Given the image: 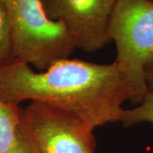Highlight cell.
Wrapping results in <instances>:
<instances>
[{
    "label": "cell",
    "mask_w": 153,
    "mask_h": 153,
    "mask_svg": "<svg viewBox=\"0 0 153 153\" xmlns=\"http://www.w3.org/2000/svg\"><path fill=\"white\" fill-rule=\"evenodd\" d=\"M0 99L16 105L25 100L52 105L95 128L120 122L130 94L115 61L101 65L68 58L38 72L10 59L0 66Z\"/></svg>",
    "instance_id": "obj_1"
},
{
    "label": "cell",
    "mask_w": 153,
    "mask_h": 153,
    "mask_svg": "<svg viewBox=\"0 0 153 153\" xmlns=\"http://www.w3.org/2000/svg\"><path fill=\"white\" fill-rule=\"evenodd\" d=\"M109 36L117 47L115 62L130 94L140 105L149 94L146 72L153 66V1L117 0Z\"/></svg>",
    "instance_id": "obj_2"
},
{
    "label": "cell",
    "mask_w": 153,
    "mask_h": 153,
    "mask_svg": "<svg viewBox=\"0 0 153 153\" xmlns=\"http://www.w3.org/2000/svg\"><path fill=\"white\" fill-rule=\"evenodd\" d=\"M11 31V59L44 71L68 59L76 49L66 25L50 19L41 0H10L5 4Z\"/></svg>",
    "instance_id": "obj_3"
},
{
    "label": "cell",
    "mask_w": 153,
    "mask_h": 153,
    "mask_svg": "<svg viewBox=\"0 0 153 153\" xmlns=\"http://www.w3.org/2000/svg\"><path fill=\"white\" fill-rule=\"evenodd\" d=\"M20 115L21 134L34 153H94V128L76 115L38 101Z\"/></svg>",
    "instance_id": "obj_4"
},
{
    "label": "cell",
    "mask_w": 153,
    "mask_h": 153,
    "mask_svg": "<svg viewBox=\"0 0 153 153\" xmlns=\"http://www.w3.org/2000/svg\"><path fill=\"white\" fill-rule=\"evenodd\" d=\"M117 0H41L47 16L62 22L76 48L95 52L111 42L109 24Z\"/></svg>",
    "instance_id": "obj_5"
},
{
    "label": "cell",
    "mask_w": 153,
    "mask_h": 153,
    "mask_svg": "<svg viewBox=\"0 0 153 153\" xmlns=\"http://www.w3.org/2000/svg\"><path fill=\"white\" fill-rule=\"evenodd\" d=\"M20 105L5 103L0 99V153L10 149L20 134Z\"/></svg>",
    "instance_id": "obj_6"
},
{
    "label": "cell",
    "mask_w": 153,
    "mask_h": 153,
    "mask_svg": "<svg viewBox=\"0 0 153 153\" xmlns=\"http://www.w3.org/2000/svg\"><path fill=\"white\" fill-rule=\"evenodd\" d=\"M142 122L153 123V94L150 92L135 108L124 109L121 116L120 123L127 128Z\"/></svg>",
    "instance_id": "obj_7"
},
{
    "label": "cell",
    "mask_w": 153,
    "mask_h": 153,
    "mask_svg": "<svg viewBox=\"0 0 153 153\" xmlns=\"http://www.w3.org/2000/svg\"><path fill=\"white\" fill-rule=\"evenodd\" d=\"M10 59V22L6 5L0 1V66Z\"/></svg>",
    "instance_id": "obj_8"
},
{
    "label": "cell",
    "mask_w": 153,
    "mask_h": 153,
    "mask_svg": "<svg viewBox=\"0 0 153 153\" xmlns=\"http://www.w3.org/2000/svg\"><path fill=\"white\" fill-rule=\"evenodd\" d=\"M5 153H34L33 149L30 146V145L26 140V139L22 136L20 130V134L17 139L16 142L15 143V145L12 147L6 152Z\"/></svg>",
    "instance_id": "obj_9"
},
{
    "label": "cell",
    "mask_w": 153,
    "mask_h": 153,
    "mask_svg": "<svg viewBox=\"0 0 153 153\" xmlns=\"http://www.w3.org/2000/svg\"><path fill=\"white\" fill-rule=\"evenodd\" d=\"M146 78L149 92L153 94V66L147 68L146 72Z\"/></svg>",
    "instance_id": "obj_10"
},
{
    "label": "cell",
    "mask_w": 153,
    "mask_h": 153,
    "mask_svg": "<svg viewBox=\"0 0 153 153\" xmlns=\"http://www.w3.org/2000/svg\"><path fill=\"white\" fill-rule=\"evenodd\" d=\"M0 1H1L2 3H4V4H7V3H9V2L10 1V0H0Z\"/></svg>",
    "instance_id": "obj_11"
},
{
    "label": "cell",
    "mask_w": 153,
    "mask_h": 153,
    "mask_svg": "<svg viewBox=\"0 0 153 153\" xmlns=\"http://www.w3.org/2000/svg\"><path fill=\"white\" fill-rule=\"evenodd\" d=\"M152 1H153V0H152Z\"/></svg>",
    "instance_id": "obj_12"
}]
</instances>
